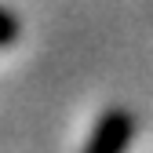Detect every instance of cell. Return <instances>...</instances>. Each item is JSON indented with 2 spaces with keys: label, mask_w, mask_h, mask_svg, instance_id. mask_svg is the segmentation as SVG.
<instances>
[{
  "label": "cell",
  "mask_w": 153,
  "mask_h": 153,
  "mask_svg": "<svg viewBox=\"0 0 153 153\" xmlns=\"http://www.w3.org/2000/svg\"><path fill=\"white\" fill-rule=\"evenodd\" d=\"M131 139H135V117L128 109H106L95 120L84 153H128Z\"/></svg>",
  "instance_id": "cell-1"
},
{
  "label": "cell",
  "mask_w": 153,
  "mask_h": 153,
  "mask_svg": "<svg viewBox=\"0 0 153 153\" xmlns=\"http://www.w3.org/2000/svg\"><path fill=\"white\" fill-rule=\"evenodd\" d=\"M15 40H18V18L7 7H0V48H11Z\"/></svg>",
  "instance_id": "cell-2"
}]
</instances>
